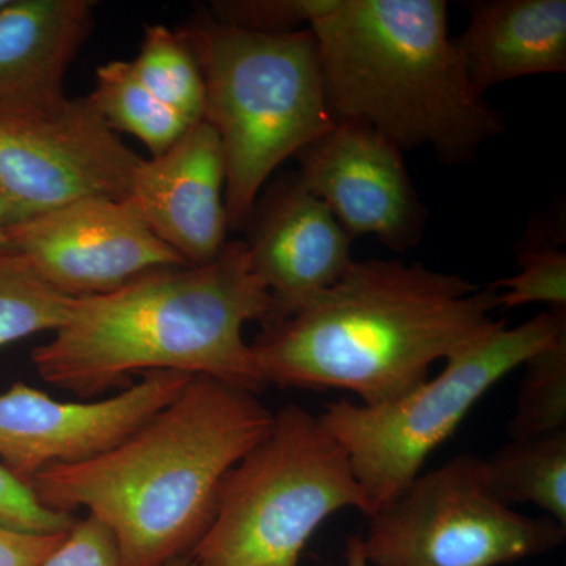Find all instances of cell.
Masks as SVG:
<instances>
[{"instance_id":"obj_1","label":"cell","mask_w":566,"mask_h":566,"mask_svg":"<svg viewBox=\"0 0 566 566\" xmlns=\"http://www.w3.org/2000/svg\"><path fill=\"white\" fill-rule=\"evenodd\" d=\"M499 290L397 260H354L340 281L251 345L268 385L344 389L367 406L403 397L504 324Z\"/></svg>"},{"instance_id":"obj_2","label":"cell","mask_w":566,"mask_h":566,"mask_svg":"<svg viewBox=\"0 0 566 566\" xmlns=\"http://www.w3.org/2000/svg\"><path fill=\"white\" fill-rule=\"evenodd\" d=\"M273 424L256 394L193 375L120 444L50 465L29 485L48 509L98 517L125 566H164L191 553L210 526L223 476Z\"/></svg>"},{"instance_id":"obj_3","label":"cell","mask_w":566,"mask_h":566,"mask_svg":"<svg viewBox=\"0 0 566 566\" xmlns=\"http://www.w3.org/2000/svg\"><path fill=\"white\" fill-rule=\"evenodd\" d=\"M271 297L248 245L230 241L199 266L151 271L115 292L74 297L71 314L31 354L48 385L82 398L126 389L136 375H205L249 392L268 386L243 327L262 326Z\"/></svg>"},{"instance_id":"obj_4","label":"cell","mask_w":566,"mask_h":566,"mask_svg":"<svg viewBox=\"0 0 566 566\" xmlns=\"http://www.w3.org/2000/svg\"><path fill=\"white\" fill-rule=\"evenodd\" d=\"M308 29L335 120L446 164L471 161L504 133L450 36L444 0H331Z\"/></svg>"},{"instance_id":"obj_5","label":"cell","mask_w":566,"mask_h":566,"mask_svg":"<svg viewBox=\"0 0 566 566\" xmlns=\"http://www.w3.org/2000/svg\"><path fill=\"white\" fill-rule=\"evenodd\" d=\"M180 32L202 71L203 120L222 144L227 216L237 229L271 174L333 128L315 36L308 28L241 31L211 14Z\"/></svg>"},{"instance_id":"obj_6","label":"cell","mask_w":566,"mask_h":566,"mask_svg":"<svg viewBox=\"0 0 566 566\" xmlns=\"http://www.w3.org/2000/svg\"><path fill=\"white\" fill-rule=\"evenodd\" d=\"M344 509L371 515L348 457L318 416L286 405L223 476L210 526L188 557L196 566H300L316 528Z\"/></svg>"},{"instance_id":"obj_7","label":"cell","mask_w":566,"mask_h":566,"mask_svg":"<svg viewBox=\"0 0 566 566\" xmlns=\"http://www.w3.org/2000/svg\"><path fill=\"white\" fill-rule=\"evenodd\" d=\"M564 333L566 312L560 311L542 312L515 327L504 323L397 400L327 405L319 422L344 449L371 513L420 474L427 458L452 438L491 387Z\"/></svg>"},{"instance_id":"obj_8","label":"cell","mask_w":566,"mask_h":566,"mask_svg":"<svg viewBox=\"0 0 566 566\" xmlns=\"http://www.w3.org/2000/svg\"><path fill=\"white\" fill-rule=\"evenodd\" d=\"M566 527L521 515L488 490L482 458L458 455L419 474L368 516L363 547L375 566H501L564 545Z\"/></svg>"},{"instance_id":"obj_9","label":"cell","mask_w":566,"mask_h":566,"mask_svg":"<svg viewBox=\"0 0 566 566\" xmlns=\"http://www.w3.org/2000/svg\"><path fill=\"white\" fill-rule=\"evenodd\" d=\"M140 159L87 96L41 120L0 123V200L10 226L87 197L126 199Z\"/></svg>"},{"instance_id":"obj_10","label":"cell","mask_w":566,"mask_h":566,"mask_svg":"<svg viewBox=\"0 0 566 566\" xmlns=\"http://www.w3.org/2000/svg\"><path fill=\"white\" fill-rule=\"evenodd\" d=\"M9 248L70 297L98 296L185 260L126 199L87 197L9 226Z\"/></svg>"},{"instance_id":"obj_11","label":"cell","mask_w":566,"mask_h":566,"mask_svg":"<svg viewBox=\"0 0 566 566\" xmlns=\"http://www.w3.org/2000/svg\"><path fill=\"white\" fill-rule=\"evenodd\" d=\"M191 376L150 371L114 397L96 401H59L14 382L0 392V464L29 483L50 465L102 455L172 403Z\"/></svg>"},{"instance_id":"obj_12","label":"cell","mask_w":566,"mask_h":566,"mask_svg":"<svg viewBox=\"0 0 566 566\" xmlns=\"http://www.w3.org/2000/svg\"><path fill=\"white\" fill-rule=\"evenodd\" d=\"M296 158L297 180L349 237H375L397 252L420 243L427 214L392 140L360 123L335 120Z\"/></svg>"},{"instance_id":"obj_13","label":"cell","mask_w":566,"mask_h":566,"mask_svg":"<svg viewBox=\"0 0 566 566\" xmlns=\"http://www.w3.org/2000/svg\"><path fill=\"white\" fill-rule=\"evenodd\" d=\"M226 155L207 120L193 123L169 150L140 159L126 200L148 229L191 266L226 248Z\"/></svg>"},{"instance_id":"obj_14","label":"cell","mask_w":566,"mask_h":566,"mask_svg":"<svg viewBox=\"0 0 566 566\" xmlns=\"http://www.w3.org/2000/svg\"><path fill=\"white\" fill-rule=\"evenodd\" d=\"M248 223L252 268L271 297L263 327L296 314L340 281L354 262L353 238L297 177L275 185Z\"/></svg>"},{"instance_id":"obj_15","label":"cell","mask_w":566,"mask_h":566,"mask_svg":"<svg viewBox=\"0 0 566 566\" xmlns=\"http://www.w3.org/2000/svg\"><path fill=\"white\" fill-rule=\"evenodd\" d=\"M91 0H9L0 10V123L41 120L69 104L63 82L91 35Z\"/></svg>"},{"instance_id":"obj_16","label":"cell","mask_w":566,"mask_h":566,"mask_svg":"<svg viewBox=\"0 0 566 566\" xmlns=\"http://www.w3.org/2000/svg\"><path fill=\"white\" fill-rule=\"evenodd\" d=\"M465 9L469 22L455 41L482 95L521 77L565 73V0H479Z\"/></svg>"},{"instance_id":"obj_17","label":"cell","mask_w":566,"mask_h":566,"mask_svg":"<svg viewBox=\"0 0 566 566\" xmlns=\"http://www.w3.org/2000/svg\"><path fill=\"white\" fill-rule=\"evenodd\" d=\"M483 468L488 490L501 504L536 505L566 527V430L512 439Z\"/></svg>"},{"instance_id":"obj_18","label":"cell","mask_w":566,"mask_h":566,"mask_svg":"<svg viewBox=\"0 0 566 566\" xmlns=\"http://www.w3.org/2000/svg\"><path fill=\"white\" fill-rule=\"evenodd\" d=\"M87 99L115 133L132 134L151 156L169 150L191 126L137 80L129 62L98 66L95 88Z\"/></svg>"},{"instance_id":"obj_19","label":"cell","mask_w":566,"mask_h":566,"mask_svg":"<svg viewBox=\"0 0 566 566\" xmlns=\"http://www.w3.org/2000/svg\"><path fill=\"white\" fill-rule=\"evenodd\" d=\"M132 63L137 80L186 120H203L205 82L199 63L180 31L148 25Z\"/></svg>"},{"instance_id":"obj_20","label":"cell","mask_w":566,"mask_h":566,"mask_svg":"<svg viewBox=\"0 0 566 566\" xmlns=\"http://www.w3.org/2000/svg\"><path fill=\"white\" fill-rule=\"evenodd\" d=\"M73 301L44 282L17 252L0 251V348L61 329Z\"/></svg>"},{"instance_id":"obj_21","label":"cell","mask_w":566,"mask_h":566,"mask_svg":"<svg viewBox=\"0 0 566 566\" xmlns=\"http://www.w3.org/2000/svg\"><path fill=\"white\" fill-rule=\"evenodd\" d=\"M510 419V439H532L566 428V333L528 357Z\"/></svg>"},{"instance_id":"obj_22","label":"cell","mask_w":566,"mask_h":566,"mask_svg":"<svg viewBox=\"0 0 566 566\" xmlns=\"http://www.w3.org/2000/svg\"><path fill=\"white\" fill-rule=\"evenodd\" d=\"M520 271L494 282L499 308L547 304L549 311L566 312V253L557 248H534L521 253Z\"/></svg>"},{"instance_id":"obj_23","label":"cell","mask_w":566,"mask_h":566,"mask_svg":"<svg viewBox=\"0 0 566 566\" xmlns=\"http://www.w3.org/2000/svg\"><path fill=\"white\" fill-rule=\"evenodd\" d=\"M331 0H221L211 7L212 20L241 31L289 33L311 28Z\"/></svg>"},{"instance_id":"obj_24","label":"cell","mask_w":566,"mask_h":566,"mask_svg":"<svg viewBox=\"0 0 566 566\" xmlns=\"http://www.w3.org/2000/svg\"><path fill=\"white\" fill-rule=\"evenodd\" d=\"M73 513L55 512L39 501L29 483L0 464V527L24 534H66L76 523Z\"/></svg>"},{"instance_id":"obj_25","label":"cell","mask_w":566,"mask_h":566,"mask_svg":"<svg viewBox=\"0 0 566 566\" xmlns=\"http://www.w3.org/2000/svg\"><path fill=\"white\" fill-rule=\"evenodd\" d=\"M40 566H125L117 542L98 517L87 515L71 527L62 545Z\"/></svg>"},{"instance_id":"obj_26","label":"cell","mask_w":566,"mask_h":566,"mask_svg":"<svg viewBox=\"0 0 566 566\" xmlns=\"http://www.w3.org/2000/svg\"><path fill=\"white\" fill-rule=\"evenodd\" d=\"M66 534H24L0 527V566H40L62 545Z\"/></svg>"},{"instance_id":"obj_27","label":"cell","mask_w":566,"mask_h":566,"mask_svg":"<svg viewBox=\"0 0 566 566\" xmlns=\"http://www.w3.org/2000/svg\"><path fill=\"white\" fill-rule=\"evenodd\" d=\"M345 566H371L365 558L363 535H352L346 539Z\"/></svg>"},{"instance_id":"obj_28","label":"cell","mask_w":566,"mask_h":566,"mask_svg":"<svg viewBox=\"0 0 566 566\" xmlns=\"http://www.w3.org/2000/svg\"><path fill=\"white\" fill-rule=\"evenodd\" d=\"M9 212H7L6 205L0 200V251L9 248Z\"/></svg>"},{"instance_id":"obj_29","label":"cell","mask_w":566,"mask_h":566,"mask_svg":"<svg viewBox=\"0 0 566 566\" xmlns=\"http://www.w3.org/2000/svg\"><path fill=\"white\" fill-rule=\"evenodd\" d=\"M164 566H196L191 558L188 556H182L178 558H174V560H170L169 564H166Z\"/></svg>"},{"instance_id":"obj_30","label":"cell","mask_w":566,"mask_h":566,"mask_svg":"<svg viewBox=\"0 0 566 566\" xmlns=\"http://www.w3.org/2000/svg\"><path fill=\"white\" fill-rule=\"evenodd\" d=\"M7 2H9V0H0V10H2L3 7H6Z\"/></svg>"}]
</instances>
